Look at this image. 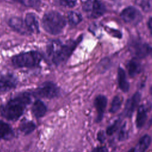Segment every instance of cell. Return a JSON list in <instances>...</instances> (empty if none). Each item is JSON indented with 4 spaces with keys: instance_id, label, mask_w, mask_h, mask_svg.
I'll list each match as a JSON object with an SVG mask.
<instances>
[{
    "instance_id": "cell-28",
    "label": "cell",
    "mask_w": 152,
    "mask_h": 152,
    "mask_svg": "<svg viewBox=\"0 0 152 152\" xmlns=\"http://www.w3.org/2000/svg\"><path fill=\"white\" fill-rule=\"evenodd\" d=\"M91 152H108V149L105 146H99L94 148Z\"/></svg>"
},
{
    "instance_id": "cell-34",
    "label": "cell",
    "mask_w": 152,
    "mask_h": 152,
    "mask_svg": "<svg viewBox=\"0 0 152 152\" xmlns=\"http://www.w3.org/2000/svg\"><path fill=\"white\" fill-rule=\"evenodd\" d=\"M150 1H151V2L152 3V0H150Z\"/></svg>"
},
{
    "instance_id": "cell-15",
    "label": "cell",
    "mask_w": 152,
    "mask_h": 152,
    "mask_svg": "<svg viewBox=\"0 0 152 152\" xmlns=\"http://www.w3.org/2000/svg\"><path fill=\"white\" fill-rule=\"evenodd\" d=\"M147 118V109L144 105H141L138 107L136 119H135V124L138 128H141L145 124V121Z\"/></svg>"
},
{
    "instance_id": "cell-21",
    "label": "cell",
    "mask_w": 152,
    "mask_h": 152,
    "mask_svg": "<svg viewBox=\"0 0 152 152\" xmlns=\"http://www.w3.org/2000/svg\"><path fill=\"white\" fill-rule=\"evenodd\" d=\"M123 102V99L120 96H115L112 100L109 112L111 113H115L121 108Z\"/></svg>"
},
{
    "instance_id": "cell-5",
    "label": "cell",
    "mask_w": 152,
    "mask_h": 152,
    "mask_svg": "<svg viewBox=\"0 0 152 152\" xmlns=\"http://www.w3.org/2000/svg\"><path fill=\"white\" fill-rule=\"evenodd\" d=\"M83 10L90 17L96 18L102 15L106 11L104 5L99 0H87L83 6Z\"/></svg>"
},
{
    "instance_id": "cell-24",
    "label": "cell",
    "mask_w": 152,
    "mask_h": 152,
    "mask_svg": "<svg viewBox=\"0 0 152 152\" xmlns=\"http://www.w3.org/2000/svg\"><path fill=\"white\" fill-rule=\"evenodd\" d=\"M121 119H116V121H115V122L113 124L109 125L106 128V134L108 135H111L113 134L116 132V131L118 129L119 125L121 124Z\"/></svg>"
},
{
    "instance_id": "cell-8",
    "label": "cell",
    "mask_w": 152,
    "mask_h": 152,
    "mask_svg": "<svg viewBox=\"0 0 152 152\" xmlns=\"http://www.w3.org/2000/svg\"><path fill=\"white\" fill-rule=\"evenodd\" d=\"M130 50L136 58H143L152 52V48L140 40H134L130 44Z\"/></svg>"
},
{
    "instance_id": "cell-25",
    "label": "cell",
    "mask_w": 152,
    "mask_h": 152,
    "mask_svg": "<svg viewBox=\"0 0 152 152\" xmlns=\"http://www.w3.org/2000/svg\"><path fill=\"white\" fill-rule=\"evenodd\" d=\"M135 2L145 11H148L150 10L151 4L150 0H135Z\"/></svg>"
},
{
    "instance_id": "cell-29",
    "label": "cell",
    "mask_w": 152,
    "mask_h": 152,
    "mask_svg": "<svg viewBox=\"0 0 152 152\" xmlns=\"http://www.w3.org/2000/svg\"><path fill=\"white\" fill-rule=\"evenodd\" d=\"M14 1L23 3V4L26 5H33V4H34L37 1V0H14Z\"/></svg>"
},
{
    "instance_id": "cell-7",
    "label": "cell",
    "mask_w": 152,
    "mask_h": 152,
    "mask_svg": "<svg viewBox=\"0 0 152 152\" xmlns=\"http://www.w3.org/2000/svg\"><path fill=\"white\" fill-rule=\"evenodd\" d=\"M121 17L125 23L135 25L141 21L142 14L136 8L128 7L122 11Z\"/></svg>"
},
{
    "instance_id": "cell-32",
    "label": "cell",
    "mask_w": 152,
    "mask_h": 152,
    "mask_svg": "<svg viewBox=\"0 0 152 152\" xmlns=\"http://www.w3.org/2000/svg\"><path fill=\"white\" fill-rule=\"evenodd\" d=\"M128 152H134V148H133L130 149Z\"/></svg>"
},
{
    "instance_id": "cell-4",
    "label": "cell",
    "mask_w": 152,
    "mask_h": 152,
    "mask_svg": "<svg viewBox=\"0 0 152 152\" xmlns=\"http://www.w3.org/2000/svg\"><path fill=\"white\" fill-rule=\"evenodd\" d=\"M41 60L42 56L39 52L30 51L14 56L12 62L17 67H32L37 65Z\"/></svg>"
},
{
    "instance_id": "cell-11",
    "label": "cell",
    "mask_w": 152,
    "mask_h": 152,
    "mask_svg": "<svg viewBox=\"0 0 152 152\" xmlns=\"http://www.w3.org/2000/svg\"><path fill=\"white\" fill-rule=\"evenodd\" d=\"M8 24L14 30L21 34H28L30 33L25 24L24 20L19 17H11L8 21Z\"/></svg>"
},
{
    "instance_id": "cell-16",
    "label": "cell",
    "mask_w": 152,
    "mask_h": 152,
    "mask_svg": "<svg viewBox=\"0 0 152 152\" xmlns=\"http://www.w3.org/2000/svg\"><path fill=\"white\" fill-rule=\"evenodd\" d=\"M151 141L150 136L147 134L143 135L140 138L135 148H134V152H145L150 145Z\"/></svg>"
},
{
    "instance_id": "cell-17",
    "label": "cell",
    "mask_w": 152,
    "mask_h": 152,
    "mask_svg": "<svg viewBox=\"0 0 152 152\" xmlns=\"http://www.w3.org/2000/svg\"><path fill=\"white\" fill-rule=\"evenodd\" d=\"M14 135L11 127L6 122L0 119V141L2 140H10Z\"/></svg>"
},
{
    "instance_id": "cell-19",
    "label": "cell",
    "mask_w": 152,
    "mask_h": 152,
    "mask_svg": "<svg viewBox=\"0 0 152 152\" xmlns=\"http://www.w3.org/2000/svg\"><path fill=\"white\" fill-rule=\"evenodd\" d=\"M128 73L132 77L138 74L141 71V64L137 58H133L127 64Z\"/></svg>"
},
{
    "instance_id": "cell-6",
    "label": "cell",
    "mask_w": 152,
    "mask_h": 152,
    "mask_svg": "<svg viewBox=\"0 0 152 152\" xmlns=\"http://www.w3.org/2000/svg\"><path fill=\"white\" fill-rule=\"evenodd\" d=\"M59 93L58 87L52 82H45L40 85L34 91V94L40 97L52 99Z\"/></svg>"
},
{
    "instance_id": "cell-14",
    "label": "cell",
    "mask_w": 152,
    "mask_h": 152,
    "mask_svg": "<svg viewBox=\"0 0 152 152\" xmlns=\"http://www.w3.org/2000/svg\"><path fill=\"white\" fill-rule=\"evenodd\" d=\"M31 112L33 115L36 118H40L46 114L47 112V107L42 101L37 100L33 103L31 107Z\"/></svg>"
},
{
    "instance_id": "cell-3",
    "label": "cell",
    "mask_w": 152,
    "mask_h": 152,
    "mask_svg": "<svg viewBox=\"0 0 152 152\" xmlns=\"http://www.w3.org/2000/svg\"><path fill=\"white\" fill-rule=\"evenodd\" d=\"M42 24L46 32L51 34H58L64 28L66 21L61 14L56 11H52L43 16Z\"/></svg>"
},
{
    "instance_id": "cell-10",
    "label": "cell",
    "mask_w": 152,
    "mask_h": 152,
    "mask_svg": "<svg viewBox=\"0 0 152 152\" xmlns=\"http://www.w3.org/2000/svg\"><path fill=\"white\" fill-rule=\"evenodd\" d=\"M141 100V94L138 92H136L133 96L128 99L126 102L124 108V114L128 118H131L139 104Z\"/></svg>"
},
{
    "instance_id": "cell-31",
    "label": "cell",
    "mask_w": 152,
    "mask_h": 152,
    "mask_svg": "<svg viewBox=\"0 0 152 152\" xmlns=\"http://www.w3.org/2000/svg\"><path fill=\"white\" fill-rule=\"evenodd\" d=\"M148 27L150 34L152 36V17H150L148 19Z\"/></svg>"
},
{
    "instance_id": "cell-9",
    "label": "cell",
    "mask_w": 152,
    "mask_h": 152,
    "mask_svg": "<svg viewBox=\"0 0 152 152\" xmlns=\"http://www.w3.org/2000/svg\"><path fill=\"white\" fill-rule=\"evenodd\" d=\"M107 99L103 95H98L94 99V104L96 109L97 115L96 117V122H100L103 118L104 113L107 106Z\"/></svg>"
},
{
    "instance_id": "cell-20",
    "label": "cell",
    "mask_w": 152,
    "mask_h": 152,
    "mask_svg": "<svg viewBox=\"0 0 152 152\" xmlns=\"http://www.w3.org/2000/svg\"><path fill=\"white\" fill-rule=\"evenodd\" d=\"M36 128V125L31 121H24L21 122L19 126V130L24 134H28L33 132Z\"/></svg>"
},
{
    "instance_id": "cell-30",
    "label": "cell",
    "mask_w": 152,
    "mask_h": 152,
    "mask_svg": "<svg viewBox=\"0 0 152 152\" xmlns=\"http://www.w3.org/2000/svg\"><path fill=\"white\" fill-rule=\"evenodd\" d=\"M104 135L103 132H99L97 134V139L100 142H103L104 140Z\"/></svg>"
},
{
    "instance_id": "cell-1",
    "label": "cell",
    "mask_w": 152,
    "mask_h": 152,
    "mask_svg": "<svg viewBox=\"0 0 152 152\" xmlns=\"http://www.w3.org/2000/svg\"><path fill=\"white\" fill-rule=\"evenodd\" d=\"M28 93H22L10 100L0 108L1 115L10 121H17L23 114L26 106L30 103Z\"/></svg>"
},
{
    "instance_id": "cell-27",
    "label": "cell",
    "mask_w": 152,
    "mask_h": 152,
    "mask_svg": "<svg viewBox=\"0 0 152 152\" xmlns=\"http://www.w3.org/2000/svg\"><path fill=\"white\" fill-rule=\"evenodd\" d=\"M106 30L113 36H115L116 37H121L122 36L121 33L119 30H114L113 28H107Z\"/></svg>"
},
{
    "instance_id": "cell-33",
    "label": "cell",
    "mask_w": 152,
    "mask_h": 152,
    "mask_svg": "<svg viewBox=\"0 0 152 152\" xmlns=\"http://www.w3.org/2000/svg\"><path fill=\"white\" fill-rule=\"evenodd\" d=\"M150 92H151V94H152V86H151V89H150Z\"/></svg>"
},
{
    "instance_id": "cell-12",
    "label": "cell",
    "mask_w": 152,
    "mask_h": 152,
    "mask_svg": "<svg viewBox=\"0 0 152 152\" xmlns=\"http://www.w3.org/2000/svg\"><path fill=\"white\" fill-rule=\"evenodd\" d=\"M16 78L12 75L8 74L0 78V92H7L15 87Z\"/></svg>"
},
{
    "instance_id": "cell-23",
    "label": "cell",
    "mask_w": 152,
    "mask_h": 152,
    "mask_svg": "<svg viewBox=\"0 0 152 152\" xmlns=\"http://www.w3.org/2000/svg\"><path fill=\"white\" fill-rule=\"evenodd\" d=\"M118 140L120 141H124L128 137V131L127 129L126 123L125 122L122 124L118 133Z\"/></svg>"
},
{
    "instance_id": "cell-26",
    "label": "cell",
    "mask_w": 152,
    "mask_h": 152,
    "mask_svg": "<svg viewBox=\"0 0 152 152\" xmlns=\"http://www.w3.org/2000/svg\"><path fill=\"white\" fill-rule=\"evenodd\" d=\"M60 4L65 7H74L77 4V0H59Z\"/></svg>"
},
{
    "instance_id": "cell-18",
    "label": "cell",
    "mask_w": 152,
    "mask_h": 152,
    "mask_svg": "<svg viewBox=\"0 0 152 152\" xmlns=\"http://www.w3.org/2000/svg\"><path fill=\"white\" fill-rule=\"evenodd\" d=\"M118 82L120 89L124 92H127L129 88V83L127 81L125 71L122 68H119L118 70Z\"/></svg>"
},
{
    "instance_id": "cell-22",
    "label": "cell",
    "mask_w": 152,
    "mask_h": 152,
    "mask_svg": "<svg viewBox=\"0 0 152 152\" xmlns=\"http://www.w3.org/2000/svg\"><path fill=\"white\" fill-rule=\"evenodd\" d=\"M68 18L70 24L72 26H75L78 24L82 20L81 14L76 11H71L70 12H69Z\"/></svg>"
},
{
    "instance_id": "cell-2",
    "label": "cell",
    "mask_w": 152,
    "mask_h": 152,
    "mask_svg": "<svg viewBox=\"0 0 152 152\" xmlns=\"http://www.w3.org/2000/svg\"><path fill=\"white\" fill-rule=\"evenodd\" d=\"M80 40L78 39L77 40L69 41L65 44H62L59 40L52 41L48 45L47 53L53 63L60 64L67 60Z\"/></svg>"
},
{
    "instance_id": "cell-13",
    "label": "cell",
    "mask_w": 152,
    "mask_h": 152,
    "mask_svg": "<svg viewBox=\"0 0 152 152\" xmlns=\"http://www.w3.org/2000/svg\"><path fill=\"white\" fill-rule=\"evenodd\" d=\"M25 24L29 30L32 33H38L39 31V22L36 15L32 13H28L25 17Z\"/></svg>"
}]
</instances>
